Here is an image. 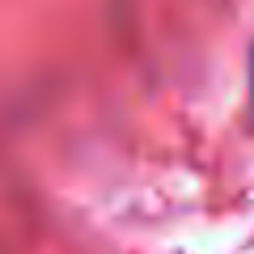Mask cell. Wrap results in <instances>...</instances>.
Here are the masks:
<instances>
[{"instance_id":"1","label":"cell","mask_w":254,"mask_h":254,"mask_svg":"<svg viewBox=\"0 0 254 254\" xmlns=\"http://www.w3.org/2000/svg\"><path fill=\"white\" fill-rule=\"evenodd\" d=\"M250 81H254V72H250Z\"/></svg>"}]
</instances>
